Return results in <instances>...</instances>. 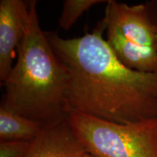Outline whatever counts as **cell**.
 Returning a JSON list of instances; mask_svg holds the SVG:
<instances>
[{
	"instance_id": "1",
	"label": "cell",
	"mask_w": 157,
	"mask_h": 157,
	"mask_svg": "<svg viewBox=\"0 0 157 157\" xmlns=\"http://www.w3.org/2000/svg\"><path fill=\"white\" fill-rule=\"evenodd\" d=\"M103 20L91 33L62 38L46 31L68 71V113L76 112L127 124L157 118V73L131 69L110 48Z\"/></svg>"
},
{
	"instance_id": "2",
	"label": "cell",
	"mask_w": 157,
	"mask_h": 157,
	"mask_svg": "<svg viewBox=\"0 0 157 157\" xmlns=\"http://www.w3.org/2000/svg\"><path fill=\"white\" fill-rule=\"evenodd\" d=\"M29 5L26 32L16 62L2 83L5 94L1 103L47 127L66 119L69 75L41 29L37 2L30 0Z\"/></svg>"
},
{
	"instance_id": "3",
	"label": "cell",
	"mask_w": 157,
	"mask_h": 157,
	"mask_svg": "<svg viewBox=\"0 0 157 157\" xmlns=\"http://www.w3.org/2000/svg\"><path fill=\"white\" fill-rule=\"evenodd\" d=\"M103 21L105 41L116 56L131 69L157 73V37L146 3H106Z\"/></svg>"
},
{
	"instance_id": "4",
	"label": "cell",
	"mask_w": 157,
	"mask_h": 157,
	"mask_svg": "<svg viewBox=\"0 0 157 157\" xmlns=\"http://www.w3.org/2000/svg\"><path fill=\"white\" fill-rule=\"evenodd\" d=\"M66 120L96 157H157V118L122 124L70 112Z\"/></svg>"
},
{
	"instance_id": "5",
	"label": "cell",
	"mask_w": 157,
	"mask_h": 157,
	"mask_svg": "<svg viewBox=\"0 0 157 157\" xmlns=\"http://www.w3.org/2000/svg\"><path fill=\"white\" fill-rule=\"evenodd\" d=\"M29 1H0V80L7 79L13 69L17 48L24 38L29 18Z\"/></svg>"
},
{
	"instance_id": "6",
	"label": "cell",
	"mask_w": 157,
	"mask_h": 157,
	"mask_svg": "<svg viewBox=\"0 0 157 157\" xmlns=\"http://www.w3.org/2000/svg\"><path fill=\"white\" fill-rule=\"evenodd\" d=\"M86 153L66 119L43 127L23 157H83Z\"/></svg>"
},
{
	"instance_id": "7",
	"label": "cell",
	"mask_w": 157,
	"mask_h": 157,
	"mask_svg": "<svg viewBox=\"0 0 157 157\" xmlns=\"http://www.w3.org/2000/svg\"><path fill=\"white\" fill-rule=\"evenodd\" d=\"M40 124L0 105V140L32 141L42 129Z\"/></svg>"
},
{
	"instance_id": "8",
	"label": "cell",
	"mask_w": 157,
	"mask_h": 157,
	"mask_svg": "<svg viewBox=\"0 0 157 157\" xmlns=\"http://www.w3.org/2000/svg\"><path fill=\"white\" fill-rule=\"evenodd\" d=\"M109 1V0H108ZM107 0H65L58 19L60 28L69 30L77 20L92 7L98 4L107 3Z\"/></svg>"
},
{
	"instance_id": "9",
	"label": "cell",
	"mask_w": 157,
	"mask_h": 157,
	"mask_svg": "<svg viewBox=\"0 0 157 157\" xmlns=\"http://www.w3.org/2000/svg\"><path fill=\"white\" fill-rule=\"evenodd\" d=\"M31 141H0V157H23L30 147Z\"/></svg>"
},
{
	"instance_id": "10",
	"label": "cell",
	"mask_w": 157,
	"mask_h": 157,
	"mask_svg": "<svg viewBox=\"0 0 157 157\" xmlns=\"http://www.w3.org/2000/svg\"><path fill=\"white\" fill-rule=\"evenodd\" d=\"M146 6L157 37V0L147 2Z\"/></svg>"
},
{
	"instance_id": "11",
	"label": "cell",
	"mask_w": 157,
	"mask_h": 157,
	"mask_svg": "<svg viewBox=\"0 0 157 157\" xmlns=\"http://www.w3.org/2000/svg\"><path fill=\"white\" fill-rule=\"evenodd\" d=\"M83 157H96V156H93V155H92V154H89V153H86L83 156Z\"/></svg>"
}]
</instances>
